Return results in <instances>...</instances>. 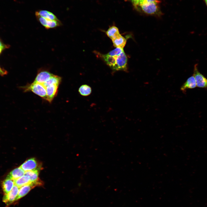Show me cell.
I'll return each instance as SVG.
<instances>
[{
    "label": "cell",
    "instance_id": "26",
    "mask_svg": "<svg viewBox=\"0 0 207 207\" xmlns=\"http://www.w3.org/2000/svg\"><path fill=\"white\" fill-rule=\"evenodd\" d=\"M0 47H4V46L0 40Z\"/></svg>",
    "mask_w": 207,
    "mask_h": 207
},
{
    "label": "cell",
    "instance_id": "12",
    "mask_svg": "<svg viewBox=\"0 0 207 207\" xmlns=\"http://www.w3.org/2000/svg\"><path fill=\"white\" fill-rule=\"evenodd\" d=\"M99 55L106 62L107 64L112 69L115 70L116 65V57L117 56H111L107 54H102L100 53L99 54Z\"/></svg>",
    "mask_w": 207,
    "mask_h": 207
},
{
    "label": "cell",
    "instance_id": "13",
    "mask_svg": "<svg viewBox=\"0 0 207 207\" xmlns=\"http://www.w3.org/2000/svg\"><path fill=\"white\" fill-rule=\"evenodd\" d=\"M197 87L195 79L193 75L189 78L181 87L180 89L185 92L188 89H192Z\"/></svg>",
    "mask_w": 207,
    "mask_h": 207
},
{
    "label": "cell",
    "instance_id": "7",
    "mask_svg": "<svg viewBox=\"0 0 207 207\" xmlns=\"http://www.w3.org/2000/svg\"><path fill=\"white\" fill-rule=\"evenodd\" d=\"M36 17L39 22L47 29L55 28L62 25L59 20H52L39 16Z\"/></svg>",
    "mask_w": 207,
    "mask_h": 207
},
{
    "label": "cell",
    "instance_id": "2",
    "mask_svg": "<svg viewBox=\"0 0 207 207\" xmlns=\"http://www.w3.org/2000/svg\"><path fill=\"white\" fill-rule=\"evenodd\" d=\"M159 2L144 3L139 5L136 8L147 14L160 16L162 13L159 6Z\"/></svg>",
    "mask_w": 207,
    "mask_h": 207
},
{
    "label": "cell",
    "instance_id": "5",
    "mask_svg": "<svg viewBox=\"0 0 207 207\" xmlns=\"http://www.w3.org/2000/svg\"><path fill=\"white\" fill-rule=\"evenodd\" d=\"M127 63V57L124 51L116 56V65L115 70L126 71Z\"/></svg>",
    "mask_w": 207,
    "mask_h": 207
},
{
    "label": "cell",
    "instance_id": "25",
    "mask_svg": "<svg viewBox=\"0 0 207 207\" xmlns=\"http://www.w3.org/2000/svg\"><path fill=\"white\" fill-rule=\"evenodd\" d=\"M7 73V72L6 71L2 69L0 67V75L3 76L6 74Z\"/></svg>",
    "mask_w": 207,
    "mask_h": 207
},
{
    "label": "cell",
    "instance_id": "17",
    "mask_svg": "<svg viewBox=\"0 0 207 207\" xmlns=\"http://www.w3.org/2000/svg\"><path fill=\"white\" fill-rule=\"evenodd\" d=\"M39 173L38 170L29 171L26 172L25 175L28 176L31 183H35L41 181L39 178Z\"/></svg>",
    "mask_w": 207,
    "mask_h": 207
},
{
    "label": "cell",
    "instance_id": "27",
    "mask_svg": "<svg viewBox=\"0 0 207 207\" xmlns=\"http://www.w3.org/2000/svg\"><path fill=\"white\" fill-rule=\"evenodd\" d=\"M4 47H0V53L2 51L3 49L4 48Z\"/></svg>",
    "mask_w": 207,
    "mask_h": 207
},
{
    "label": "cell",
    "instance_id": "19",
    "mask_svg": "<svg viewBox=\"0 0 207 207\" xmlns=\"http://www.w3.org/2000/svg\"><path fill=\"white\" fill-rule=\"evenodd\" d=\"M112 41L114 47L123 48L126 43L127 39L121 35L119 37Z\"/></svg>",
    "mask_w": 207,
    "mask_h": 207
},
{
    "label": "cell",
    "instance_id": "4",
    "mask_svg": "<svg viewBox=\"0 0 207 207\" xmlns=\"http://www.w3.org/2000/svg\"><path fill=\"white\" fill-rule=\"evenodd\" d=\"M198 66L197 64L194 65L193 75L196 80L197 87L207 89V78L199 72Z\"/></svg>",
    "mask_w": 207,
    "mask_h": 207
},
{
    "label": "cell",
    "instance_id": "8",
    "mask_svg": "<svg viewBox=\"0 0 207 207\" xmlns=\"http://www.w3.org/2000/svg\"><path fill=\"white\" fill-rule=\"evenodd\" d=\"M59 85L53 84L49 85L45 87L46 93V100L51 103L53 99L57 95Z\"/></svg>",
    "mask_w": 207,
    "mask_h": 207
},
{
    "label": "cell",
    "instance_id": "1",
    "mask_svg": "<svg viewBox=\"0 0 207 207\" xmlns=\"http://www.w3.org/2000/svg\"><path fill=\"white\" fill-rule=\"evenodd\" d=\"M24 92H32L46 100L47 93L46 88L43 84L33 81L31 83H27L26 85L20 87Z\"/></svg>",
    "mask_w": 207,
    "mask_h": 207
},
{
    "label": "cell",
    "instance_id": "24",
    "mask_svg": "<svg viewBox=\"0 0 207 207\" xmlns=\"http://www.w3.org/2000/svg\"><path fill=\"white\" fill-rule=\"evenodd\" d=\"M134 6V7L135 8L138 5L140 0H130Z\"/></svg>",
    "mask_w": 207,
    "mask_h": 207
},
{
    "label": "cell",
    "instance_id": "16",
    "mask_svg": "<svg viewBox=\"0 0 207 207\" xmlns=\"http://www.w3.org/2000/svg\"><path fill=\"white\" fill-rule=\"evenodd\" d=\"M25 173V171L20 167L12 171L7 176L14 180L24 176Z\"/></svg>",
    "mask_w": 207,
    "mask_h": 207
},
{
    "label": "cell",
    "instance_id": "15",
    "mask_svg": "<svg viewBox=\"0 0 207 207\" xmlns=\"http://www.w3.org/2000/svg\"><path fill=\"white\" fill-rule=\"evenodd\" d=\"M106 33L112 40L116 39L121 36L118 28L114 26L110 27L106 31Z\"/></svg>",
    "mask_w": 207,
    "mask_h": 207
},
{
    "label": "cell",
    "instance_id": "14",
    "mask_svg": "<svg viewBox=\"0 0 207 207\" xmlns=\"http://www.w3.org/2000/svg\"><path fill=\"white\" fill-rule=\"evenodd\" d=\"M36 16H39L52 20H59L56 16L51 12L45 10H40L35 12Z\"/></svg>",
    "mask_w": 207,
    "mask_h": 207
},
{
    "label": "cell",
    "instance_id": "11",
    "mask_svg": "<svg viewBox=\"0 0 207 207\" xmlns=\"http://www.w3.org/2000/svg\"><path fill=\"white\" fill-rule=\"evenodd\" d=\"M14 184V180L7 176L2 183V188L4 195L7 194L11 191Z\"/></svg>",
    "mask_w": 207,
    "mask_h": 207
},
{
    "label": "cell",
    "instance_id": "23",
    "mask_svg": "<svg viewBox=\"0 0 207 207\" xmlns=\"http://www.w3.org/2000/svg\"><path fill=\"white\" fill-rule=\"evenodd\" d=\"M152 2H159V1L158 0H140L139 3L135 9L139 5L141 4L144 3Z\"/></svg>",
    "mask_w": 207,
    "mask_h": 207
},
{
    "label": "cell",
    "instance_id": "22",
    "mask_svg": "<svg viewBox=\"0 0 207 207\" xmlns=\"http://www.w3.org/2000/svg\"><path fill=\"white\" fill-rule=\"evenodd\" d=\"M124 51L123 48L117 47L114 49L110 51L107 54L111 56H118Z\"/></svg>",
    "mask_w": 207,
    "mask_h": 207
},
{
    "label": "cell",
    "instance_id": "6",
    "mask_svg": "<svg viewBox=\"0 0 207 207\" xmlns=\"http://www.w3.org/2000/svg\"><path fill=\"white\" fill-rule=\"evenodd\" d=\"M20 188L15 185L11 191L7 194L4 195L3 201L7 205H9L16 201Z\"/></svg>",
    "mask_w": 207,
    "mask_h": 207
},
{
    "label": "cell",
    "instance_id": "18",
    "mask_svg": "<svg viewBox=\"0 0 207 207\" xmlns=\"http://www.w3.org/2000/svg\"><path fill=\"white\" fill-rule=\"evenodd\" d=\"M30 179L28 176L26 175L14 180L15 185L19 188L30 183Z\"/></svg>",
    "mask_w": 207,
    "mask_h": 207
},
{
    "label": "cell",
    "instance_id": "28",
    "mask_svg": "<svg viewBox=\"0 0 207 207\" xmlns=\"http://www.w3.org/2000/svg\"><path fill=\"white\" fill-rule=\"evenodd\" d=\"M207 7V0H203Z\"/></svg>",
    "mask_w": 207,
    "mask_h": 207
},
{
    "label": "cell",
    "instance_id": "21",
    "mask_svg": "<svg viewBox=\"0 0 207 207\" xmlns=\"http://www.w3.org/2000/svg\"><path fill=\"white\" fill-rule=\"evenodd\" d=\"M62 80V78L61 77L53 74L48 81L43 84L45 87L49 85L53 84H57L59 85L61 82Z\"/></svg>",
    "mask_w": 207,
    "mask_h": 207
},
{
    "label": "cell",
    "instance_id": "3",
    "mask_svg": "<svg viewBox=\"0 0 207 207\" xmlns=\"http://www.w3.org/2000/svg\"><path fill=\"white\" fill-rule=\"evenodd\" d=\"M41 164L34 158H31L26 160L20 166L24 171L35 170H40L41 169Z\"/></svg>",
    "mask_w": 207,
    "mask_h": 207
},
{
    "label": "cell",
    "instance_id": "9",
    "mask_svg": "<svg viewBox=\"0 0 207 207\" xmlns=\"http://www.w3.org/2000/svg\"><path fill=\"white\" fill-rule=\"evenodd\" d=\"M53 74L46 70H39L34 81L43 84L48 81Z\"/></svg>",
    "mask_w": 207,
    "mask_h": 207
},
{
    "label": "cell",
    "instance_id": "20",
    "mask_svg": "<svg viewBox=\"0 0 207 207\" xmlns=\"http://www.w3.org/2000/svg\"><path fill=\"white\" fill-rule=\"evenodd\" d=\"M78 91L80 94L83 96H87L91 93L92 89L89 85L84 84L81 85L79 88Z\"/></svg>",
    "mask_w": 207,
    "mask_h": 207
},
{
    "label": "cell",
    "instance_id": "10",
    "mask_svg": "<svg viewBox=\"0 0 207 207\" xmlns=\"http://www.w3.org/2000/svg\"><path fill=\"white\" fill-rule=\"evenodd\" d=\"M41 185L37 183H31L28 184L23 186L19 189L16 201L22 198L27 194L29 191L35 187L41 186Z\"/></svg>",
    "mask_w": 207,
    "mask_h": 207
}]
</instances>
